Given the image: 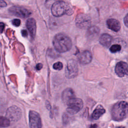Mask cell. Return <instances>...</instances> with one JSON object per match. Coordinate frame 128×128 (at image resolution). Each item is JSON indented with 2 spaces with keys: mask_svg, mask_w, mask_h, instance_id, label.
<instances>
[{
  "mask_svg": "<svg viewBox=\"0 0 128 128\" xmlns=\"http://www.w3.org/2000/svg\"><path fill=\"white\" fill-rule=\"evenodd\" d=\"M12 22V24L16 26H18L20 24V20L18 18H14Z\"/></svg>",
  "mask_w": 128,
  "mask_h": 128,
  "instance_id": "22",
  "label": "cell"
},
{
  "mask_svg": "<svg viewBox=\"0 0 128 128\" xmlns=\"http://www.w3.org/2000/svg\"><path fill=\"white\" fill-rule=\"evenodd\" d=\"M51 12L55 17H60L65 14L70 15L73 13L72 10L68 4L62 0H58L52 4Z\"/></svg>",
  "mask_w": 128,
  "mask_h": 128,
  "instance_id": "3",
  "label": "cell"
},
{
  "mask_svg": "<svg viewBox=\"0 0 128 128\" xmlns=\"http://www.w3.org/2000/svg\"><path fill=\"white\" fill-rule=\"evenodd\" d=\"M10 125V121L6 117L0 116V128H6Z\"/></svg>",
  "mask_w": 128,
  "mask_h": 128,
  "instance_id": "18",
  "label": "cell"
},
{
  "mask_svg": "<svg viewBox=\"0 0 128 128\" xmlns=\"http://www.w3.org/2000/svg\"><path fill=\"white\" fill-rule=\"evenodd\" d=\"M112 36L108 34H104L101 35L99 39L100 43L105 47H108L112 42Z\"/></svg>",
  "mask_w": 128,
  "mask_h": 128,
  "instance_id": "15",
  "label": "cell"
},
{
  "mask_svg": "<svg viewBox=\"0 0 128 128\" xmlns=\"http://www.w3.org/2000/svg\"><path fill=\"white\" fill-rule=\"evenodd\" d=\"M106 112L105 109L101 105H98L94 110L92 118L93 120L98 119L102 115H103Z\"/></svg>",
  "mask_w": 128,
  "mask_h": 128,
  "instance_id": "16",
  "label": "cell"
},
{
  "mask_svg": "<svg viewBox=\"0 0 128 128\" xmlns=\"http://www.w3.org/2000/svg\"><path fill=\"white\" fill-rule=\"evenodd\" d=\"M76 24L81 29L88 28L91 24L90 18L86 14H78L76 18Z\"/></svg>",
  "mask_w": 128,
  "mask_h": 128,
  "instance_id": "7",
  "label": "cell"
},
{
  "mask_svg": "<svg viewBox=\"0 0 128 128\" xmlns=\"http://www.w3.org/2000/svg\"><path fill=\"white\" fill-rule=\"evenodd\" d=\"M128 114V103L125 101H120L115 104L112 109V118L116 121L124 120Z\"/></svg>",
  "mask_w": 128,
  "mask_h": 128,
  "instance_id": "2",
  "label": "cell"
},
{
  "mask_svg": "<svg viewBox=\"0 0 128 128\" xmlns=\"http://www.w3.org/2000/svg\"><path fill=\"white\" fill-rule=\"evenodd\" d=\"M108 28L112 31L117 32L120 30V24L118 20L114 18H110L106 20Z\"/></svg>",
  "mask_w": 128,
  "mask_h": 128,
  "instance_id": "14",
  "label": "cell"
},
{
  "mask_svg": "<svg viewBox=\"0 0 128 128\" xmlns=\"http://www.w3.org/2000/svg\"><path fill=\"white\" fill-rule=\"evenodd\" d=\"M78 73V66L77 62L74 59L69 60L65 69V75L68 78H75Z\"/></svg>",
  "mask_w": 128,
  "mask_h": 128,
  "instance_id": "5",
  "label": "cell"
},
{
  "mask_svg": "<svg viewBox=\"0 0 128 128\" xmlns=\"http://www.w3.org/2000/svg\"><path fill=\"white\" fill-rule=\"evenodd\" d=\"M92 58L91 52L88 50H84L79 54L78 56V60L82 64H86L90 62Z\"/></svg>",
  "mask_w": 128,
  "mask_h": 128,
  "instance_id": "11",
  "label": "cell"
},
{
  "mask_svg": "<svg viewBox=\"0 0 128 128\" xmlns=\"http://www.w3.org/2000/svg\"><path fill=\"white\" fill-rule=\"evenodd\" d=\"M4 24L2 22H0V33H2L4 28Z\"/></svg>",
  "mask_w": 128,
  "mask_h": 128,
  "instance_id": "25",
  "label": "cell"
},
{
  "mask_svg": "<svg viewBox=\"0 0 128 128\" xmlns=\"http://www.w3.org/2000/svg\"><path fill=\"white\" fill-rule=\"evenodd\" d=\"M30 128H42V120L39 114L34 110H30L28 115Z\"/></svg>",
  "mask_w": 128,
  "mask_h": 128,
  "instance_id": "8",
  "label": "cell"
},
{
  "mask_svg": "<svg viewBox=\"0 0 128 128\" xmlns=\"http://www.w3.org/2000/svg\"><path fill=\"white\" fill-rule=\"evenodd\" d=\"M90 128H98V125L96 124H92L90 126Z\"/></svg>",
  "mask_w": 128,
  "mask_h": 128,
  "instance_id": "28",
  "label": "cell"
},
{
  "mask_svg": "<svg viewBox=\"0 0 128 128\" xmlns=\"http://www.w3.org/2000/svg\"><path fill=\"white\" fill-rule=\"evenodd\" d=\"M66 104V112L70 114H74L82 109L84 103L81 98H74L70 100Z\"/></svg>",
  "mask_w": 128,
  "mask_h": 128,
  "instance_id": "4",
  "label": "cell"
},
{
  "mask_svg": "<svg viewBox=\"0 0 128 128\" xmlns=\"http://www.w3.org/2000/svg\"><path fill=\"white\" fill-rule=\"evenodd\" d=\"M100 32V29L96 26H90L88 28L87 32V36L88 38H93L97 36Z\"/></svg>",
  "mask_w": 128,
  "mask_h": 128,
  "instance_id": "17",
  "label": "cell"
},
{
  "mask_svg": "<svg viewBox=\"0 0 128 128\" xmlns=\"http://www.w3.org/2000/svg\"><path fill=\"white\" fill-rule=\"evenodd\" d=\"M115 72L119 77H123L128 74V64L124 62H118L115 67Z\"/></svg>",
  "mask_w": 128,
  "mask_h": 128,
  "instance_id": "10",
  "label": "cell"
},
{
  "mask_svg": "<svg viewBox=\"0 0 128 128\" xmlns=\"http://www.w3.org/2000/svg\"></svg>",
  "mask_w": 128,
  "mask_h": 128,
  "instance_id": "29",
  "label": "cell"
},
{
  "mask_svg": "<svg viewBox=\"0 0 128 128\" xmlns=\"http://www.w3.org/2000/svg\"><path fill=\"white\" fill-rule=\"evenodd\" d=\"M62 67H63L62 64V62H55L53 64V68L56 70H61L62 68Z\"/></svg>",
  "mask_w": 128,
  "mask_h": 128,
  "instance_id": "20",
  "label": "cell"
},
{
  "mask_svg": "<svg viewBox=\"0 0 128 128\" xmlns=\"http://www.w3.org/2000/svg\"><path fill=\"white\" fill-rule=\"evenodd\" d=\"M10 14L18 17L26 18L30 16L32 12L28 10L19 6H12L8 9Z\"/></svg>",
  "mask_w": 128,
  "mask_h": 128,
  "instance_id": "9",
  "label": "cell"
},
{
  "mask_svg": "<svg viewBox=\"0 0 128 128\" xmlns=\"http://www.w3.org/2000/svg\"><path fill=\"white\" fill-rule=\"evenodd\" d=\"M58 0H46L45 5L47 8H50L52 6L54 3L55 2Z\"/></svg>",
  "mask_w": 128,
  "mask_h": 128,
  "instance_id": "21",
  "label": "cell"
},
{
  "mask_svg": "<svg viewBox=\"0 0 128 128\" xmlns=\"http://www.w3.org/2000/svg\"><path fill=\"white\" fill-rule=\"evenodd\" d=\"M74 98H76L74 91L72 88H66L62 94V100L65 104H66L70 100Z\"/></svg>",
  "mask_w": 128,
  "mask_h": 128,
  "instance_id": "13",
  "label": "cell"
},
{
  "mask_svg": "<svg viewBox=\"0 0 128 128\" xmlns=\"http://www.w3.org/2000/svg\"><path fill=\"white\" fill-rule=\"evenodd\" d=\"M22 34L23 36L26 37L28 36V32L26 30H22Z\"/></svg>",
  "mask_w": 128,
  "mask_h": 128,
  "instance_id": "27",
  "label": "cell"
},
{
  "mask_svg": "<svg viewBox=\"0 0 128 128\" xmlns=\"http://www.w3.org/2000/svg\"><path fill=\"white\" fill-rule=\"evenodd\" d=\"M42 66H42V64H41V63H38V64L36 65V69L37 70H41V69L42 68Z\"/></svg>",
  "mask_w": 128,
  "mask_h": 128,
  "instance_id": "26",
  "label": "cell"
},
{
  "mask_svg": "<svg viewBox=\"0 0 128 128\" xmlns=\"http://www.w3.org/2000/svg\"><path fill=\"white\" fill-rule=\"evenodd\" d=\"M22 112L21 110L16 106L9 107L6 111V118L12 122L18 121L22 117Z\"/></svg>",
  "mask_w": 128,
  "mask_h": 128,
  "instance_id": "6",
  "label": "cell"
},
{
  "mask_svg": "<svg viewBox=\"0 0 128 128\" xmlns=\"http://www.w3.org/2000/svg\"><path fill=\"white\" fill-rule=\"evenodd\" d=\"M121 50V46L118 44H114L112 45L110 48V50L112 53H116L120 52Z\"/></svg>",
  "mask_w": 128,
  "mask_h": 128,
  "instance_id": "19",
  "label": "cell"
},
{
  "mask_svg": "<svg viewBox=\"0 0 128 128\" xmlns=\"http://www.w3.org/2000/svg\"><path fill=\"white\" fill-rule=\"evenodd\" d=\"M26 26L32 38H34L36 34V22L34 18H29L26 22Z\"/></svg>",
  "mask_w": 128,
  "mask_h": 128,
  "instance_id": "12",
  "label": "cell"
},
{
  "mask_svg": "<svg viewBox=\"0 0 128 128\" xmlns=\"http://www.w3.org/2000/svg\"><path fill=\"white\" fill-rule=\"evenodd\" d=\"M7 4L4 0H0V8L6 6Z\"/></svg>",
  "mask_w": 128,
  "mask_h": 128,
  "instance_id": "23",
  "label": "cell"
},
{
  "mask_svg": "<svg viewBox=\"0 0 128 128\" xmlns=\"http://www.w3.org/2000/svg\"><path fill=\"white\" fill-rule=\"evenodd\" d=\"M52 44L55 50L60 53L70 50L72 46L71 39L68 36L62 33L58 34L54 36Z\"/></svg>",
  "mask_w": 128,
  "mask_h": 128,
  "instance_id": "1",
  "label": "cell"
},
{
  "mask_svg": "<svg viewBox=\"0 0 128 128\" xmlns=\"http://www.w3.org/2000/svg\"><path fill=\"white\" fill-rule=\"evenodd\" d=\"M124 22L125 26L126 27H128V14L124 16Z\"/></svg>",
  "mask_w": 128,
  "mask_h": 128,
  "instance_id": "24",
  "label": "cell"
}]
</instances>
